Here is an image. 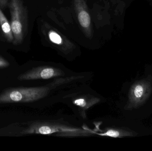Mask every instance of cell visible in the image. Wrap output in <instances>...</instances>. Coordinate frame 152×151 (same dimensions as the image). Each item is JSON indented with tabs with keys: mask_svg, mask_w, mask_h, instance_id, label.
I'll return each mask as SVG.
<instances>
[{
	"mask_svg": "<svg viewBox=\"0 0 152 151\" xmlns=\"http://www.w3.org/2000/svg\"><path fill=\"white\" fill-rule=\"evenodd\" d=\"M73 78L60 79L47 86L18 87L6 89L0 93V104L28 103L45 97L53 89Z\"/></svg>",
	"mask_w": 152,
	"mask_h": 151,
	"instance_id": "cell-1",
	"label": "cell"
},
{
	"mask_svg": "<svg viewBox=\"0 0 152 151\" xmlns=\"http://www.w3.org/2000/svg\"><path fill=\"white\" fill-rule=\"evenodd\" d=\"M8 6L14 37L12 43L15 45H19L23 41L26 29V12L22 0H10Z\"/></svg>",
	"mask_w": 152,
	"mask_h": 151,
	"instance_id": "cell-2",
	"label": "cell"
},
{
	"mask_svg": "<svg viewBox=\"0 0 152 151\" xmlns=\"http://www.w3.org/2000/svg\"><path fill=\"white\" fill-rule=\"evenodd\" d=\"M58 133L62 134L64 136H75L85 134L84 133H88V132L82 129L64 127L58 124L35 122L31 123L27 128L22 130L21 134L23 135L50 134Z\"/></svg>",
	"mask_w": 152,
	"mask_h": 151,
	"instance_id": "cell-3",
	"label": "cell"
},
{
	"mask_svg": "<svg viewBox=\"0 0 152 151\" xmlns=\"http://www.w3.org/2000/svg\"><path fill=\"white\" fill-rule=\"evenodd\" d=\"M152 90L151 77L137 82L131 87L127 109H132L142 105L150 97Z\"/></svg>",
	"mask_w": 152,
	"mask_h": 151,
	"instance_id": "cell-4",
	"label": "cell"
},
{
	"mask_svg": "<svg viewBox=\"0 0 152 151\" xmlns=\"http://www.w3.org/2000/svg\"><path fill=\"white\" fill-rule=\"evenodd\" d=\"M64 75V72L61 69L49 66H40L32 68L20 74L18 79L20 81L48 79Z\"/></svg>",
	"mask_w": 152,
	"mask_h": 151,
	"instance_id": "cell-5",
	"label": "cell"
},
{
	"mask_svg": "<svg viewBox=\"0 0 152 151\" xmlns=\"http://www.w3.org/2000/svg\"><path fill=\"white\" fill-rule=\"evenodd\" d=\"M0 28L4 36L9 42H13L14 40L11 25L0 8Z\"/></svg>",
	"mask_w": 152,
	"mask_h": 151,
	"instance_id": "cell-6",
	"label": "cell"
},
{
	"mask_svg": "<svg viewBox=\"0 0 152 151\" xmlns=\"http://www.w3.org/2000/svg\"><path fill=\"white\" fill-rule=\"evenodd\" d=\"M99 100L96 98H88L86 97H80L74 100V104L80 109L86 110L89 107L99 102Z\"/></svg>",
	"mask_w": 152,
	"mask_h": 151,
	"instance_id": "cell-7",
	"label": "cell"
},
{
	"mask_svg": "<svg viewBox=\"0 0 152 151\" xmlns=\"http://www.w3.org/2000/svg\"><path fill=\"white\" fill-rule=\"evenodd\" d=\"M100 135L110 137L114 138H121L127 136H134V133L126 130L119 129H109L106 130L104 133L98 134Z\"/></svg>",
	"mask_w": 152,
	"mask_h": 151,
	"instance_id": "cell-8",
	"label": "cell"
},
{
	"mask_svg": "<svg viewBox=\"0 0 152 151\" xmlns=\"http://www.w3.org/2000/svg\"><path fill=\"white\" fill-rule=\"evenodd\" d=\"M78 20L81 26L86 28L90 25V17L89 14L86 11H81L79 13Z\"/></svg>",
	"mask_w": 152,
	"mask_h": 151,
	"instance_id": "cell-9",
	"label": "cell"
},
{
	"mask_svg": "<svg viewBox=\"0 0 152 151\" xmlns=\"http://www.w3.org/2000/svg\"><path fill=\"white\" fill-rule=\"evenodd\" d=\"M49 37L51 41L56 44H60L62 42V39L61 36L54 32H51L49 34Z\"/></svg>",
	"mask_w": 152,
	"mask_h": 151,
	"instance_id": "cell-10",
	"label": "cell"
},
{
	"mask_svg": "<svg viewBox=\"0 0 152 151\" xmlns=\"http://www.w3.org/2000/svg\"><path fill=\"white\" fill-rule=\"evenodd\" d=\"M9 66H10L9 62L0 56V69L6 68Z\"/></svg>",
	"mask_w": 152,
	"mask_h": 151,
	"instance_id": "cell-11",
	"label": "cell"
},
{
	"mask_svg": "<svg viewBox=\"0 0 152 151\" xmlns=\"http://www.w3.org/2000/svg\"><path fill=\"white\" fill-rule=\"evenodd\" d=\"M9 0H0V8L5 9L9 5Z\"/></svg>",
	"mask_w": 152,
	"mask_h": 151,
	"instance_id": "cell-12",
	"label": "cell"
}]
</instances>
